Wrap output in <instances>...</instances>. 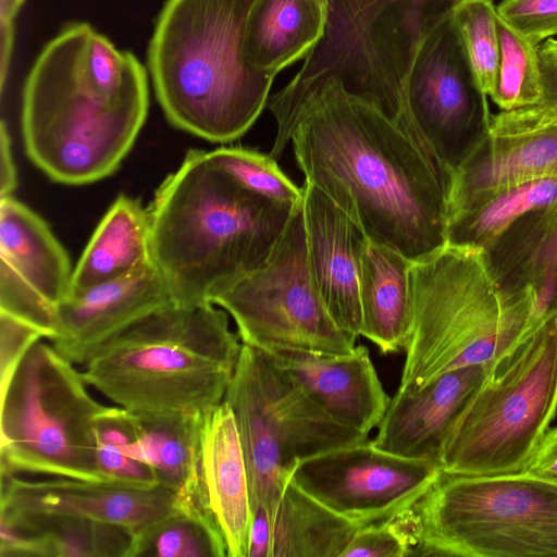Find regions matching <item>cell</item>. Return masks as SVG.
<instances>
[{
  "instance_id": "obj_1",
  "label": "cell",
  "mask_w": 557,
  "mask_h": 557,
  "mask_svg": "<svg viewBox=\"0 0 557 557\" xmlns=\"http://www.w3.org/2000/svg\"><path fill=\"white\" fill-rule=\"evenodd\" d=\"M289 141L305 181L368 239L412 261L446 244L451 173L408 120L330 78L277 127L269 154Z\"/></svg>"
},
{
  "instance_id": "obj_2",
  "label": "cell",
  "mask_w": 557,
  "mask_h": 557,
  "mask_svg": "<svg viewBox=\"0 0 557 557\" xmlns=\"http://www.w3.org/2000/svg\"><path fill=\"white\" fill-rule=\"evenodd\" d=\"M299 203H281L253 193L207 151H188L147 208L151 259L174 304H212L262 267Z\"/></svg>"
},
{
  "instance_id": "obj_3",
  "label": "cell",
  "mask_w": 557,
  "mask_h": 557,
  "mask_svg": "<svg viewBox=\"0 0 557 557\" xmlns=\"http://www.w3.org/2000/svg\"><path fill=\"white\" fill-rule=\"evenodd\" d=\"M255 0H166L149 44L156 97L176 128L213 143L240 138L268 106L275 76L242 47Z\"/></svg>"
},
{
  "instance_id": "obj_4",
  "label": "cell",
  "mask_w": 557,
  "mask_h": 557,
  "mask_svg": "<svg viewBox=\"0 0 557 557\" xmlns=\"http://www.w3.org/2000/svg\"><path fill=\"white\" fill-rule=\"evenodd\" d=\"M240 348L225 310L173 302L111 336L82 372L132 413L206 414L223 401Z\"/></svg>"
},
{
  "instance_id": "obj_5",
  "label": "cell",
  "mask_w": 557,
  "mask_h": 557,
  "mask_svg": "<svg viewBox=\"0 0 557 557\" xmlns=\"http://www.w3.org/2000/svg\"><path fill=\"white\" fill-rule=\"evenodd\" d=\"M412 323L398 389L463 367L487 370L543 322L530 292L503 287L482 248L445 244L413 262Z\"/></svg>"
},
{
  "instance_id": "obj_6",
  "label": "cell",
  "mask_w": 557,
  "mask_h": 557,
  "mask_svg": "<svg viewBox=\"0 0 557 557\" xmlns=\"http://www.w3.org/2000/svg\"><path fill=\"white\" fill-rule=\"evenodd\" d=\"M91 26L71 23L37 57L23 88L26 154L49 178L85 185L110 176L132 149L148 113V83L106 99L83 82L79 52Z\"/></svg>"
},
{
  "instance_id": "obj_7",
  "label": "cell",
  "mask_w": 557,
  "mask_h": 557,
  "mask_svg": "<svg viewBox=\"0 0 557 557\" xmlns=\"http://www.w3.org/2000/svg\"><path fill=\"white\" fill-rule=\"evenodd\" d=\"M409 513L412 556H557V481L528 470H442Z\"/></svg>"
},
{
  "instance_id": "obj_8",
  "label": "cell",
  "mask_w": 557,
  "mask_h": 557,
  "mask_svg": "<svg viewBox=\"0 0 557 557\" xmlns=\"http://www.w3.org/2000/svg\"><path fill=\"white\" fill-rule=\"evenodd\" d=\"M557 412V314L487 371L444 443L441 467L461 475L524 471Z\"/></svg>"
},
{
  "instance_id": "obj_9",
  "label": "cell",
  "mask_w": 557,
  "mask_h": 557,
  "mask_svg": "<svg viewBox=\"0 0 557 557\" xmlns=\"http://www.w3.org/2000/svg\"><path fill=\"white\" fill-rule=\"evenodd\" d=\"M42 339L1 389L0 472L106 482L96 421L107 406L92 398L75 363Z\"/></svg>"
},
{
  "instance_id": "obj_10",
  "label": "cell",
  "mask_w": 557,
  "mask_h": 557,
  "mask_svg": "<svg viewBox=\"0 0 557 557\" xmlns=\"http://www.w3.org/2000/svg\"><path fill=\"white\" fill-rule=\"evenodd\" d=\"M223 400L239 432L252 511L269 516L299 461L369 438L326 414L270 354L244 343Z\"/></svg>"
},
{
  "instance_id": "obj_11",
  "label": "cell",
  "mask_w": 557,
  "mask_h": 557,
  "mask_svg": "<svg viewBox=\"0 0 557 557\" xmlns=\"http://www.w3.org/2000/svg\"><path fill=\"white\" fill-rule=\"evenodd\" d=\"M451 0H329L321 42L294 77L268 101L275 121L290 116L305 97L330 78L391 112L400 106V83L424 18Z\"/></svg>"
},
{
  "instance_id": "obj_12",
  "label": "cell",
  "mask_w": 557,
  "mask_h": 557,
  "mask_svg": "<svg viewBox=\"0 0 557 557\" xmlns=\"http://www.w3.org/2000/svg\"><path fill=\"white\" fill-rule=\"evenodd\" d=\"M212 304L235 321L242 343L268 354H348L356 339L330 314L312 278L302 200L268 261Z\"/></svg>"
},
{
  "instance_id": "obj_13",
  "label": "cell",
  "mask_w": 557,
  "mask_h": 557,
  "mask_svg": "<svg viewBox=\"0 0 557 557\" xmlns=\"http://www.w3.org/2000/svg\"><path fill=\"white\" fill-rule=\"evenodd\" d=\"M449 4L422 22L403 74L400 101L416 129L453 176L490 135L492 113L470 72Z\"/></svg>"
},
{
  "instance_id": "obj_14",
  "label": "cell",
  "mask_w": 557,
  "mask_h": 557,
  "mask_svg": "<svg viewBox=\"0 0 557 557\" xmlns=\"http://www.w3.org/2000/svg\"><path fill=\"white\" fill-rule=\"evenodd\" d=\"M441 472L437 462L391 454L368 438L299 461L290 479L336 513L364 527L412 507Z\"/></svg>"
},
{
  "instance_id": "obj_15",
  "label": "cell",
  "mask_w": 557,
  "mask_h": 557,
  "mask_svg": "<svg viewBox=\"0 0 557 557\" xmlns=\"http://www.w3.org/2000/svg\"><path fill=\"white\" fill-rule=\"evenodd\" d=\"M176 493L112 482L53 476L26 480L1 473L0 511L61 516L116 525L131 537L176 511Z\"/></svg>"
},
{
  "instance_id": "obj_16",
  "label": "cell",
  "mask_w": 557,
  "mask_h": 557,
  "mask_svg": "<svg viewBox=\"0 0 557 557\" xmlns=\"http://www.w3.org/2000/svg\"><path fill=\"white\" fill-rule=\"evenodd\" d=\"M173 302L164 277L149 262L70 294L55 309L53 334L48 341L73 363L84 366L111 336Z\"/></svg>"
},
{
  "instance_id": "obj_17",
  "label": "cell",
  "mask_w": 557,
  "mask_h": 557,
  "mask_svg": "<svg viewBox=\"0 0 557 557\" xmlns=\"http://www.w3.org/2000/svg\"><path fill=\"white\" fill-rule=\"evenodd\" d=\"M302 214L307 258L314 284L336 324L361 336L359 268L368 239L330 198L305 181Z\"/></svg>"
},
{
  "instance_id": "obj_18",
  "label": "cell",
  "mask_w": 557,
  "mask_h": 557,
  "mask_svg": "<svg viewBox=\"0 0 557 557\" xmlns=\"http://www.w3.org/2000/svg\"><path fill=\"white\" fill-rule=\"evenodd\" d=\"M487 368L469 366L445 372L418 391L391 397L373 444L394 455L441 465L444 443Z\"/></svg>"
},
{
  "instance_id": "obj_19",
  "label": "cell",
  "mask_w": 557,
  "mask_h": 557,
  "mask_svg": "<svg viewBox=\"0 0 557 557\" xmlns=\"http://www.w3.org/2000/svg\"><path fill=\"white\" fill-rule=\"evenodd\" d=\"M326 414L369 436L377 428L391 397L379 379L366 346L348 354L283 351L270 354Z\"/></svg>"
},
{
  "instance_id": "obj_20",
  "label": "cell",
  "mask_w": 557,
  "mask_h": 557,
  "mask_svg": "<svg viewBox=\"0 0 557 557\" xmlns=\"http://www.w3.org/2000/svg\"><path fill=\"white\" fill-rule=\"evenodd\" d=\"M69 256L48 224L12 196L0 200V288L57 309L71 292Z\"/></svg>"
},
{
  "instance_id": "obj_21",
  "label": "cell",
  "mask_w": 557,
  "mask_h": 557,
  "mask_svg": "<svg viewBox=\"0 0 557 557\" xmlns=\"http://www.w3.org/2000/svg\"><path fill=\"white\" fill-rule=\"evenodd\" d=\"M200 468L227 557H248L253 520L249 474L235 417L225 400L205 416Z\"/></svg>"
},
{
  "instance_id": "obj_22",
  "label": "cell",
  "mask_w": 557,
  "mask_h": 557,
  "mask_svg": "<svg viewBox=\"0 0 557 557\" xmlns=\"http://www.w3.org/2000/svg\"><path fill=\"white\" fill-rule=\"evenodd\" d=\"M552 175H557V126L490 134L453 173L449 216L500 189Z\"/></svg>"
},
{
  "instance_id": "obj_23",
  "label": "cell",
  "mask_w": 557,
  "mask_h": 557,
  "mask_svg": "<svg viewBox=\"0 0 557 557\" xmlns=\"http://www.w3.org/2000/svg\"><path fill=\"white\" fill-rule=\"evenodd\" d=\"M359 528L290 479L270 516L253 515L248 557H342Z\"/></svg>"
},
{
  "instance_id": "obj_24",
  "label": "cell",
  "mask_w": 557,
  "mask_h": 557,
  "mask_svg": "<svg viewBox=\"0 0 557 557\" xmlns=\"http://www.w3.org/2000/svg\"><path fill=\"white\" fill-rule=\"evenodd\" d=\"M329 14V0H255L244 32V62L276 76L321 42Z\"/></svg>"
},
{
  "instance_id": "obj_25",
  "label": "cell",
  "mask_w": 557,
  "mask_h": 557,
  "mask_svg": "<svg viewBox=\"0 0 557 557\" xmlns=\"http://www.w3.org/2000/svg\"><path fill=\"white\" fill-rule=\"evenodd\" d=\"M412 260L366 240L359 268L361 336L384 354L405 350L412 323Z\"/></svg>"
},
{
  "instance_id": "obj_26",
  "label": "cell",
  "mask_w": 557,
  "mask_h": 557,
  "mask_svg": "<svg viewBox=\"0 0 557 557\" xmlns=\"http://www.w3.org/2000/svg\"><path fill=\"white\" fill-rule=\"evenodd\" d=\"M149 262L152 259L148 210L137 199L120 195L98 224L73 270L70 294L124 275Z\"/></svg>"
},
{
  "instance_id": "obj_27",
  "label": "cell",
  "mask_w": 557,
  "mask_h": 557,
  "mask_svg": "<svg viewBox=\"0 0 557 557\" xmlns=\"http://www.w3.org/2000/svg\"><path fill=\"white\" fill-rule=\"evenodd\" d=\"M206 414L132 413L136 440L125 454L150 466L159 484L177 493L200 471Z\"/></svg>"
},
{
  "instance_id": "obj_28",
  "label": "cell",
  "mask_w": 557,
  "mask_h": 557,
  "mask_svg": "<svg viewBox=\"0 0 557 557\" xmlns=\"http://www.w3.org/2000/svg\"><path fill=\"white\" fill-rule=\"evenodd\" d=\"M557 205V175L500 189L449 216L447 244L488 250L525 215Z\"/></svg>"
},
{
  "instance_id": "obj_29",
  "label": "cell",
  "mask_w": 557,
  "mask_h": 557,
  "mask_svg": "<svg viewBox=\"0 0 557 557\" xmlns=\"http://www.w3.org/2000/svg\"><path fill=\"white\" fill-rule=\"evenodd\" d=\"M0 518L46 534L53 557H125L132 540L116 525L78 518L4 511H0Z\"/></svg>"
},
{
  "instance_id": "obj_30",
  "label": "cell",
  "mask_w": 557,
  "mask_h": 557,
  "mask_svg": "<svg viewBox=\"0 0 557 557\" xmlns=\"http://www.w3.org/2000/svg\"><path fill=\"white\" fill-rule=\"evenodd\" d=\"M499 64L491 100L500 111L534 107L544 97L539 47L497 15Z\"/></svg>"
},
{
  "instance_id": "obj_31",
  "label": "cell",
  "mask_w": 557,
  "mask_h": 557,
  "mask_svg": "<svg viewBox=\"0 0 557 557\" xmlns=\"http://www.w3.org/2000/svg\"><path fill=\"white\" fill-rule=\"evenodd\" d=\"M449 14L474 83L491 98L499 64L496 5L493 0H453Z\"/></svg>"
},
{
  "instance_id": "obj_32",
  "label": "cell",
  "mask_w": 557,
  "mask_h": 557,
  "mask_svg": "<svg viewBox=\"0 0 557 557\" xmlns=\"http://www.w3.org/2000/svg\"><path fill=\"white\" fill-rule=\"evenodd\" d=\"M227 557L223 536L178 510L132 537L125 557Z\"/></svg>"
},
{
  "instance_id": "obj_33",
  "label": "cell",
  "mask_w": 557,
  "mask_h": 557,
  "mask_svg": "<svg viewBox=\"0 0 557 557\" xmlns=\"http://www.w3.org/2000/svg\"><path fill=\"white\" fill-rule=\"evenodd\" d=\"M207 153L249 190L281 203L301 202L304 188L295 185L270 154L238 146L220 147Z\"/></svg>"
},
{
  "instance_id": "obj_34",
  "label": "cell",
  "mask_w": 557,
  "mask_h": 557,
  "mask_svg": "<svg viewBox=\"0 0 557 557\" xmlns=\"http://www.w3.org/2000/svg\"><path fill=\"white\" fill-rule=\"evenodd\" d=\"M408 509L386 521L359 528L342 557H411L416 541Z\"/></svg>"
},
{
  "instance_id": "obj_35",
  "label": "cell",
  "mask_w": 557,
  "mask_h": 557,
  "mask_svg": "<svg viewBox=\"0 0 557 557\" xmlns=\"http://www.w3.org/2000/svg\"><path fill=\"white\" fill-rule=\"evenodd\" d=\"M496 10L537 47L557 37V0H500Z\"/></svg>"
},
{
  "instance_id": "obj_36",
  "label": "cell",
  "mask_w": 557,
  "mask_h": 557,
  "mask_svg": "<svg viewBox=\"0 0 557 557\" xmlns=\"http://www.w3.org/2000/svg\"><path fill=\"white\" fill-rule=\"evenodd\" d=\"M97 460L106 482L138 488H153L160 485L150 466L127 456L115 445L97 441Z\"/></svg>"
},
{
  "instance_id": "obj_37",
  "label": "cell",
  "mask_w": 557,
  "mask_h": 557,
  "mask_svg": "<svg viewBox=\"0 0 557 557\" xmlns=\"http://www.w3.org/2000/svg\"><path fill=\"white\" fill-rule=\"evenodd\" d=\"M42 338L46 336L37 326L0 311L1 389L10 382L29 347Z\"/></svg>"
},
{
  "instance_id": "obj_38",
  "label": "cell",
  "mask_w": 557,
  "mask_h": 557,
  "mask_svg": "<svg viewBox=\"0 0 557 557\" xmlns=\"http://www.w3.org/2000/svg\"><path fill=\"white\" fill-rule=\"evenodd\" d=\"M557 126V106L529 107L492 114L491 135H513Z\"/></svg>"
},
{
  "instance_id": "obj_39",
  "label": "cell",
  "mask_w": 557,
  "mask_h": 557,
  "mask_svg": "<svg viewBox=\"0 0 557 557\" xmlns=\"http://www.w3.org/2000/svg\"><path fill=\"white\" fill-rule=\"evenodd\" d=\"M0 557H53L46 534L0 518Z\"/></svg>"
},
{
  "instance_id": "obj_40",
  "label": "cell",
  "mask_w": 557,
  "mask_h": 557,
  "mask_svg": "<svg viewBox=\"0 0 557 557\" xmlns=\"http://www.w3.org/2000/svg\"><path fill=\"white\" fill-rule=\"evenodd\" d=\"M525 470L557 481V426L546 431Z\"/></svg>"
},
{
  "instance_id": "obj_41",
  "label": "cell",
  "mask_w": 557,
  "mask_h": 557,
  "mask_svg": "<svg viewBox=\"0 0 557 557\" xmlns=\"http://www.w3.org/2000/svg\"><path fill=\"white\" fill-rule=\"evenodd\" d=\"M0 138V197L2 199L12 196V193L17 185L16 168L12 156L11 137L4 121L1 123Z\"/></svg>"
},
{
  "instance_id": "obj_42",
  "label": "cell",
  "mask_w": 557,
  "mask_h": 557,
  "mask_svg": "<svg viewBox=\"0 0 557 557\" xmlns=\"http://www.w3.org/2000/svg\"><path fill=\"white\" fill-rule=\"evenodd\" d=\"M555 304L557 308V255H556V262H555Z\"/></svg>"
}]
</instances>
